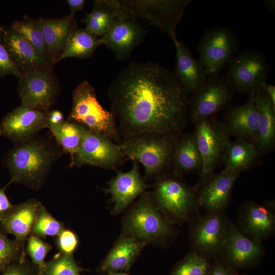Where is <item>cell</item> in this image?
Returning <instances> with one entry per match:
<instances>
[{"mask_svg":"<svg viewBox=\"0 0 275 275\" xmlns=\"http://www.w3.org/2000/svg\"><path fill=\"white\" fill-rule=\"evenodd\" d=\"M107 93L122 140L145 132L177 136L188 123V93L173 72L158 63H130Z\"/></svg>","mask_w":275,"mask_h":275,"instance_id":"cell-1","label":"cell"},{"mask_svg":"<svg viewBox=\"0 0 275 275\" xmlns=\"http://www.w3.org/2000/svg\"><path fill=\"white\" fill-rule=\"evenodd\" d=\"M63 152L58 145L43 139H35L16 145L7 154L5 162L12 183L32 189L42 186L51 167Z\"/></svg>","mask_w":275,"mask_h":275,"instance_id":"cell-2","label":"cell"},{"mask_svg":"<svg viewBox=\"0 0 275 275\" xmlns=\"http://www.w3.org/2000/svg\"><path fill=\"white\" fill-rule=\"evenodd\" d=\"M177 136L160 132H145L123 139L120 145L127 159L136 161L143 166L145 178L156 180L171 172Z\"/></svg>","mask_w":275,"mask_h":275,"instance_id":"cell-3","label":"cell"},{"mask_svg":"<svg viewBox=\"0 0 275 275\" xmlns=\"http://www.w3.org/2000/svg\"><path fill=\"white\" fill-rule=\"evenodd\" d=\"M68 120L76 122L90 132L103 135L120 145V136L116 119L99 103L94 89L84 80L72 93V106Z\"/></svg>","mask_w":275,"mask_h":275,"instance_id":"cell-4","label":"cell"},{"mask_svg":"<svg viewBox=\"0 0 275 275\" xmlns=\"http://www.w3.org/2000/svg\"><path fill=\"white\" fill-rule=\"evenodd\" d=\"M122 235L145 243H156L172 234L171 223L156 204L151 192H144L122 222Z\"/></svg>","mask_w":275,"mask_h":275,"instance_id":"cell-5","label":"cell"},{"mask_svg":"<svg viewBox=\"0 0 275 275\" xmlns=\"http://www.w3.org/2000/svg\"><path fill=\"white\" fill-rule=\"evenodd\" d=\"M182 178L170 172L156 180L151 192L157 206L171 224L190 221L197 215L196 193Z\"/></svg>","mask_w":275,"mask_h":275,"instance_id":"cell-6","label":"cell"},{"mask_svg":"<svg viewBox=\"0 0 275 275\" xmlns=\"http://www.w3.org/2000/svg\"><path fill=\"white\" fill-rule=\"evenodd\" d=\"M131 18L141 17L166 32L174 45L179 41L176 28L190 0H118Z\"/></svg>","mask_w":275,"mask_h":275,"instance_id":"cell-7","label":"cell"},{"mask_svg":"<svg viewBox=\"0 0 275 275\" xmlns=\"http://www.w3.org/2000/svg\"><path fill=\"white\" fill-rule=\"evenodd\" d=\"M189 222L192 251L209 260L217 259L228 235L231 222L225 210L197 214Z\"/></svg>","mask_w":275,"mask_h":275,"instance_id":"cell-8","label":"cell"},{"mask_svg":"<svg viewBox=\"0 0 275 275\" xmlns=\"http://www.w3.org/2000/svg\"><path fill=\"white\" fill-rule=\"evenodd\" d=\"M269 73L265 54L248 49L231 58L227 65L225 78L233 91L250 94L266 82Z\"/></svg>","mask_w":275,"mask_h":275,"instance_id":"cell-9","label":"cell"},{"mask_svg":"<svg viewBox=\"0 0 275 275\" xmlns=\"http://www.w3.org/2000/svg\"><path fill=\"white\" fill-rule=\"evenodd\" d=\"M194 133L203 162L200 179L194 187L200 185L214 174V169L223 161L230 135L224 123L212 117L194 124Z\"/></svg>","mask_w":275,"mask_h":275,"instance_id":"cell-10","label":"cell"},{"mask_svg":"<svg viewBox=\"0 0 275 275\" xmlns=\"http://www.w3.org/2000/svg\"><path fill=\"white\" fill-rule=\"evenodd\" d=\"M236 32L222 26L205 31L197 47L198 61L207 76L219 74L238 48Z\"/></svg>","mask_w":275,"mask_h":275,"instance_id":"cell-11","label":"cell"},{"mask_svg":"<svg viewBox=\"0 0 275 275\" xmlns=\"http://www.w3.org/2000/svg\"><path fill=\"white\" fill-rule=\"evenodd\" d=\"M233 90L225 77L212 74L189 99L188 117L194 124L215 116L228 107L233 96Z\"/></svg>","mask_w":275,"mask_h":275,"instance_id":"cell-12","label":"cell"},{"mask_svg":"<svg viewBox=\"0 0 275 275\" xmlns=\"http://www.w3.org/2000/svg\"><path fill=\"white\" fill-rule=\"evenodd\" d=\"M127 160L120 145L86 129L80 147L70 167L91 166L115 170Z\"/></svg>","mask_w":275,"mask_h":275,"instance_id":"cell-13","label":"cell"},{"mask_svg":"<svg viewBox=\"0 0 275 275\" xmlns=\"http://www.w3.org/2000/svg\"><path fill=\"white\" fill-rule=\"evenodd\" d=\"M18 92L21 105L47 112L54 103L59 85L51 70H37L23 73L19 78Z\"/></svg>","mask_w":275,"mask_h":275,"instance_id":"cell-14","label":"cell"},{"mask_svg":"<svg viewBox=\"0 0 275 275\" xmlns=\"http://www.w3.org/2000/svg\"><path fill=\"white\" fill-rule=\"evenodd\" d=\"M264 252L262 243L243 235L231 221L228 235L217 259L236 272L257 264Z\"/></svg>","mask_w":275,"mask_h":275,"instance_id":"cell-15","label":"cell"},{"mask_svg":"<svg viewBox=\"0 0 275 275\" xmlns=\"http://www.w3.org/2000/svg\"><path fill=\"white\" fill-rule=\"evenodd\" d=\"M49 127L47 112L20 105L3 119L0 124V136L18 145L34 138L40 130Z\"/></svg>","mask_w":275,"mask_h":275,"instance_id":"cell-16","label":"cell"},{"mask_svg":"<svg viewBox=\"0 0 275 275\" xmlns=\"http://www.w3.org/2000/svg\"><path fill=\"white\" fill-rule=\"evenodd\" d=\"M273 207L272 202L260 205L247 201L239 207L237 224L234 225L245 236L262 243L274 232Z\"/></svg>","mask_w":275,"mask_h":275,"instance_id":"cell-17","label":"cell"},{"mask_svg":"<svg viewBox=\"0 0 275 275\" xmlns=\"http://www.w3.org/2000/svg\"><path fill=\"white\" fill-rule=\"evenodd\" d=\"M239 175L224 170L218 174L211 175L199 186L193 187L199 207L207 212L225 210Z\"/></svg>","mask_w":275,"mask_h":275,"instance_id":"cell-18","label":"cell"},{"mask_svg":"<svg viewBox=\"0 0 275 275\" xmlns=\"http://www.w3.org/2000/svg\"><path fill=\"white\" fill-rule=\"evenodd\" d=\"M131 169L126 172H118L104 191L111 195L113 203L112 212L118 214L138 197L151 186L142 178L138 162L133 160Z\"/></svg>","mask_w":275,"mask_h":275,"instance_id":"cell-19","label":"cell"},{"mask_svg":"<svg viewBox=\"0 0 275 275\" xmlns=\"http://www.w3.org/2000/svg\"><path fill=\"white\" fill-rule=\"evenodd\" d=\"M0 42L22 73L37 70H51L39 52L11 26L0 25Z\"/></svg>","mask_w":275,"mask_h":275,"instance_id":"cell-20","label":"cell"},{"mask_svg":"<svg viewBox=\"0 0 275 275\" xmlns=\"http://www.w3.org/2000/svg\"><path fill=\"white\" fill-rule=\"evenodd\" d=\"M146 31L135 19L118 18L108 32L100 38L101 45L112 50L117 60L127 59L142 41Z\"/></svg>","mask_w":275,"mask_h":275,"instance_id":"cell-21","label":"cell"},{"mask_svg":"<svg viewBox=\"0 0 275 275\" xmlns=\"http://www.w3.org/2000/svg\"><path fill=\"white\" fill-rule=\"evenodd\" d=\"M249 94V99L243 104L228 107L223 122L230 135L255 144L259 113L254 91Z\"/></svg>","mask_w":275,"mask_h":275,"instance_id":"cell-22","label":"cell"},{"mask_svg":"<svg viewBox=\"0 0 275 275\" xmlns=\"http://www.w3.org/2000/svg\"><path fill=\"white\" fill-rule=\"evenodd\" d=\"M42 203L31 199L14 206L2 222L0 229L5 233L13 235L25 251L27 238L31 234L37 213Z\"/></svg>","mask_w":275,"mask_h":275,"instance_id":"cell-23","label":"cell"},{"mask_svg":"<svg viewBox=\"0 0 275 275\" xmlns=\"http://www.w3.org/2000/svg\"><path fill=\"white\" fill-rule=\"evenodd\" d=\"M202 168V159L194 132L181 133L176 139L171 173L181 176L189 173L200 176Z\"/></svg>","mask_w":275,"mask_h":275,"instance_id":"cell-24","label":"cell"},{"mask_svg":"<svg viewBox=\"0 0 275 275\" xmlns=\"http://www.w3.org/2000/svg\"><path fill=\"white\" fill-rule=\"evenodd\" d=\"M146 244L135 238L122 235L101 262L97 270L107 274L128 270Z\"/></svg>","mask_w":275,"mask_h":275,"instance_id":"cell-25","label":"cell"},{"mask_svg":"<svg viewBox=\"0 0 275 275\" xmlns=\"http://www.w3.org/2000/svg\"><path fill=\"white\" fill-rule=\"evenodd\" d=\"M175 46L176 63L173 73L187 92L193 94L207 80L205 69L183 42L179 41Z\"/></svg>","mask_w":275,"mask_h":275,"instance_id":"cell-26","label":"cell"},{"mask_svg":"<svg viewBox=\"0 0 275 275\" xmlns=\"http://www.w3.org/2000/svg\"><path fill=\"white\" fill-rule=\"evenodd\" d=\"M259 113L258 133L255 145L261 152H268L275 143V107L263 86L254 91Z\"/></svg>","mask_w":275,"mask_h":275,"instance_id":"cell-27","label":"cell"},{"mask_svg":"<svg viewBox=\"0 0 275 275\" xmlns=\"http://www.w3.org/2000/svg\"><path fill=\"white\" fill-rule=\"evenodd\" d=\"M92 11L81 20L86 29L97 37H103L118 18H130L120 8L118 0H96Z\"/></svg>","mask_w":275,"mask_h":275,"instance_id":"cell-28","label":"cell"},{"mask_svg":"<svg viewBox=\"0 0 275 275\" xmlns=\"http://www.w3.org/2000/svg\"><path fill=\"white\" fill-rule=\"evenodd\" d=\"M41 25L52 64L60 56L72 30L77 26L74 16L48 19L39 18Z\"/></svg>","mask_w":275,"mask_h":275,"instance_id":"cell-29","label":"cell"},{"mask_svg":"<svg viewBox=\"0 0 275 275\" xmlns=\"http://www.w3.org/2000/svg\"><path fill=\"white\" fill-rule=\"evenodd\" d=\"M260 154L254 143L239 139L230 141L223 157L224 170L240 174L253 167Z\"/></svg>","mask_w":275,"mask_h":275,"instance_id":"cell-30","label":"cell"},{"mask_svg":"<svg viewBox=\"0 0 275 275\" xmlns=\"http://www.w3.org/2000/svg\"><path fill=\"white\" fill-rule=\"evenodd\" d=\"M101 45L100 38L86 28L76 26L69 34L56 63L68 58H89Z\"/></svg>","mask_w":275,"mask_h":275,"instance_id":"cell-31","label":"cell"},{"mask_svg":"<svg viewBox=\"0 0 275 275\" xmlns=\"http://www.w3.org/2000/svg\"><path fill=\"white\" fill-rule=\"evenodd\" d=\"M49 128L58 145L63 151L70 154L71 162L80 147L87 128L68 120L50 126Z\"/></svg>","mask_w":275,"mask_h":275,"instance_id":"cell-32","label":"cell"},{"mask_svg":"<svg viewBox=\"0 0 275 275\" xmlns=\"http://www.w3.org/2000/svg\"><path fill=\"white\" fill-rule=\"evenodd\" d=\"M11 28L25 39L47 63L51 66L53 65L38 19H32L25 15L22 20L14 21Z\"/></svg>","mask_w":275,"mask_h":275,"instance_id":"cell-33","label":"cell"},{"mask_svg":"<svg viewBox=\"0 0 275 275\" xmlns=\"http://www.w3.org/2000/svg\"><path fill=\"white\" fill-rule=\"evenodd\" d=\"M84 269L79 266L73 254L59 252L46 262L40 275H81Z\"/></svg>","mask_w":275,"mask_h":275,"instance_id":"cell-34","label":"cell"},{"mask_svg":"<svg viewBox=\"0 0 275 275\" xmlns=\"http://www.w3.org/2000/svg\"><path fill=\"white\" fill-rule=\"evenodd\" d=\"M65 228V224L54 218L42 204L37 213L31 234L42 239L56 237Z\"/></svg>","mask_w":275,"mask_h":275,"instance_id":"cell-35","label":"cell"},{"mask_svg":"<svg viewBox=\"0 0 275 275\" xmlns=\"http://www.w3.org/2000/svg\"><path fill=\"white\" fill-rule=\"evenodd\" d=\"M209 260L191 251L174 267L170 275H207Z\"/></svg>","mask_w":275,"mask_h":275,"instance_id":"cell-36","label":"cell"},{"mask_svg":"<svg viewBox=\"0 0 275 275\" xmlns=\"http://www.w3.org/2000/svg\"><path fill=\"white\" fill-rule=\"evenodd\" d=\"M26 256L21 245L16 240L10 239L0 229V272L9 264Z\"/></svg>","mask_w":275,"mask_h":275,"instance_id":"cell-37","label":"cell"},{"mask_svg":"<svg viewBox=\"0 0 275 275\" xmlns=\"http://www.w3.org/2000/svg\"><path fill=\"white\" fill-rule=\"evenodd\" d=\"M52 249V246L42 238L31 234L26 239L25 253L31 262L39 269L40 272L44 268L47 255Z\"/></svg>","mask_w":275,"mask_h":275,"instance_id":"cell-38","label":"cell"},{"mask_svg":"<svg viewBox=\"0 0 275 275\" xmlns=\"http://www.w3.org/2000/svg\"><path fill=\"white\" fill-rule=\"evenodd\" d=\"M1 272V275H40L38 267L26 257L9 264Z\"/></svg>","mask_w":275,"mask_h":275,"instance_id":"cell-39","label":"cell"},{"mask_svg":"<svg viewBox=\"0 0 275 275\" xmlns=\"http://www.w3.org/2000/svg\"><path fill=\"white\" fill-rule=\"evenodd\" d=\"M56 237V245L60 253L73 254L78 246L77 235L71 230L65 228Z\"/></svg>","mask_w":275,"mask_h":275,"instance_id":"cell-40","label":"cell"},{"mask_svg":"<svg viewBox=\"0 0 275 275\" xmlns=\"http://www.w3.org/2000/svg\"><path fill=\"white\" fill-rule=\"evenodd\" d=\"M9 74L19 78L22 73L14 64L6 49L0 42V76Z\"/></svg>","mask_w":275,"mask_h":275,"instance_id":"cell-41","label":"cell"},{"mask_svg":"<svg viewBox=\"0 0 275 275\" xmlns=\"http://www.w3.org/2000/svg\"><path fill=\"white\" fill-rule=\"evenodd\" d=\"M8 186L7 184L4 187H0V226L14 206L10 202L6 194V189Z\"/></svg>","mask_w":275,"mask_h":275,"instance_id":"cell-42","label":"cell"},{"mask_svg":"<svg viewBox=\"0 0 275 275\" xmlns=\"http://www.w3.org/2000/svg\"><path fill=\"white\" fill-rule=\"evenodd\" d=\"M207 275H236V273L226 266L221 261L216 259Z\"/></svg>","mask_w":275,"mask_h":275,"instance_id":"cell-43","label":"cell"},{"mask_svg":"<svg viewBox=\"0 0 275 275\" xmlns=\"http://www.w3.org/2000/svg\"><path fill=\"white\" fill-rule=\"evenodd\" d=\"M47 114L49 126L58 125L64 121L63 113L59 110L48 111Z\"/></svg>","mask_w":275,"mask_h":275,"instance_id":"cell-44","label":"cell"},{"mask_svg":"<svg viewBox=\"0 0 275 275\" xmlns=\"http://www.w3.org/2000/svg\"><path fill=\"white\" fill-rule=\"evenodd\" d=\"M85 0H67L66 2L68 5L70 13V15L72 16H75V14L81 10L84 9V4L85 3Z\"/></svg>","mask_w":275,"mask_h":275,"instance_id":"cell-45","label":"cell"},{"mask_svg":"<svg viewBox=\"0 0 275 275\" xmlns=\"http://www.w3.org/2000/svg\"><path fill=\"white\" fill-rule=\"evenodd\" d=\"M263 87L266 91L270 100L274 107H275V87L265 82Z\"/></svg>","mask_w":275,"mask_h":275,"instance_id":"cell-46","label":"cell"},{"mask_svg":"<svg viewBox=\"0 0 275 275\" xmlns=\"http://www.w3.org/2000/svg\"><path fill=\"white\" fill-rule=\"evenodd\" d=\"M265 3L266 6L267 7L269 10L274 11V5H273V4H274V1H266Z\"/></svg>","mask_w":275,"mask_h":275,"instance_id":"cell-47","label":"cell"},{"mask_svg":"<svg viewBox=\"0 0 275 275\" xmlns=\"http://www.w3.org/2000/svg\"><path fill=\"white\" fill-rule=\"evenodd\" d=\"M107 275H129L123 272H116L107 273Z\"/></svg>","mask_w":275,"mask_h":275,"instance_id":"cell-48","label":"cell"},{"mask_svg":"<svg viewBox=\"0 0 275 275\" xmlns=\"http://www.w3.org/2000/svg\"><path fill=\"white\" fill-rule=\"evenodd\" d=\"M236 275H238V274H236Z\"/></svg>","mask_w":275,"mask_h":275,"instance_id":"cell-49","label":"cell"}]
</instances>
